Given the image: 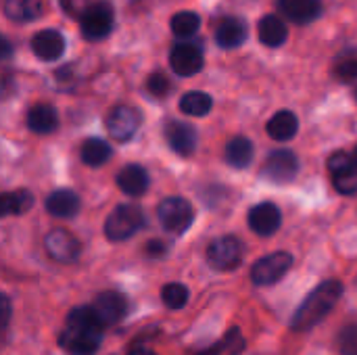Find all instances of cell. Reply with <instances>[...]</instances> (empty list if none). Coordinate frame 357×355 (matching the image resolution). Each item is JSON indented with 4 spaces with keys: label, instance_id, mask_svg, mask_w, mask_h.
I'll use <instances>...</instances> for the list:
<instances>
[{
    "label": "cell",
    "instance_id": "cell-34",
    "mask_svg": "<svg viewBox=\"0 0 357 355\" xmlns=\"http://www.w3.org/2000/svg\"><path fill=\"white\" fill-rule=\"evenodd\" d=\"M341 354L343 355H357V324L347 326L341 337H339Z\"/></svg>",
    "mask_w": 357,
    "mask_h": 355
},
{
    "label": "cell",
    "instance_id": "cell-5",
    "mask_svg": "<svg viewBox=\"0 0 357 355\" xmlns=\"http://www.w3.org/2000/svg\"><path fill=\"white\" fill-rule=\"evenodd\" d=\"M157 218H159V224L163 226V230H167L172 234H182L190 228V224L195 220V209L186 199L169 197L159 203Z\"/></svg>",
    "mask_w": 357,
    "mask_h": 355
},
{
    "label": "cell",
    "instance_id": "cell-33",
    "mask_svg": "<svg viewBox=\"0 0 357 355\" xmlns=\"http://www.w3.org/2000/svg\"><path fill=\"white\" fill-rule=\"evenodd\" d=\"M220 345H222V352L230 355H238L243 354V349H245V339H243L238 328H232V331L226 333V337H224V341Z\"/></svg>",
    "mask_w": 357,
    "mask_h": 355
},
{
    "label": "cell",
    "instance_id": "cell-41",
    "mask_svg": "<svg viewBox=\"0 0 357 355\" xmlns=\"http://www.w3.org/2000/svg\"><path fill=\"white\" fill-rule=\"evenodd\" d=\"M354 161H356V165H357V149H356V157H354Z\"/></svg>",
    "mask_w": 357,
    "mask_h": 355
},
{
    "label": "cell",
    "instance_id": "cell-22",
    "mask_svg": "<svg viewBox=\"0 0 357 355\" xmlns=\"http://www.w3.org/2000/svg\"><path fill=\"white\" fill-rule=\"evenodd\" d=\"M257 36L261 40V44L270 46V48H278L287 42L289 38V29L284 25V21L276 15H266L259 25H257Z\"/></svg>",
    "mask_w": 357,
    "mask_h": 355
},
{
    "label": "cell",
    "instance_id": "cell-27",
    "mask_svg": "<svg viewBox=\"0 0 357 355\" xmlns=\"http://www.w3.org/2000/svg\"><path fill=\"white\" fill-rule=\"evenodd\" d=\"M79 157L86 165L90 167H100L105 165L111 157H113V149L111 144H107L102 138H88L84 144H82V151H79Z\"/></svg>",
    "mask_w": 357,
    "mask_h": 355
},
{
    "label": "cell",
    "instance_id": "cell-21",
    "mask_svg": "<svg viewBox=\"0 0 357 355\" xmlns=\"http://www.w3.org/2000/svg\"><path fill=\"white\" fill-rule=\"evenodd\" d=\"M27 128L36 134H52L59 128V113L54 107L40 103L27 111Z\"/></svg>",
    "mask_w": 357,
    "mask_h": 355
},
{
    "label": "cell",
    "instance_id": "cell-35",
    "mask_svg": "<svg viewBox=\"0 0 357 355\" xmlns=\"http://www.w3.org/2000/svg\"><path fill=\"white\" fill-rule=\"evenodd\" d=\"M59 4H61L63 13L69 15V17H73V19H82L84 13H86V8L90 6L88 0H59Z\"/></svg>",
    "mask_w": 357,
    "mask_h": 355
},
{
    "label": "cell",
    "instance_id": "cell-39",
    "mask_svg": "<svg viewBox=\"0 0 357 355\" xmlns=\"http://www.w3.org/2000/svg\"><path fill=\"white\" fill-rule=\"evenodd\" d=\"M222 345H213V347H209V349H203V352H199L197 355H222Z\"/></svg>",
    "mask_w": 357,
    "mask_h": 355
},
{
    "label": "cell",
    "instance_id": "cell-13",
    "mask_svg": "<svg viewBox=\"0 0 357 355\" xmlns=\"http://www.w3.org/2000/svg\"><path fill=\"white\" fill-rule=\"evenodd\" d=\"M44 245H46L48 255H50L54 262H61V264H71V262H75V259L79 257V253H82L79 241H77L71 232H67V230H63V228L50 230V232L46 234Z\"/></svg>",
    "mask_w": 357,
    "mask_h": 355
},
{
    "label": "cell",
    "instance_id": "cell-14",
    "mask_svg": "<svg viewBox=\"0 0 357 355\" xmlns=\"http://www.w3.org/2000/svg\"><path fill=\"white\" fill-rule=\"evenodd\" d=\"M165 140L169 144V149L182 157H190L195 151H197V142H199V136H197V130L186 123V121H178V119H172L165 123Z\"/></svg>",
    "mask_w": 357,
    "mask_h": 355
},
{
    "label": "cell",
    "instance_id": "cell-4",
    "mask_svg": "<svg viewBox=\"0 0 357 355\" xmlns=\"http://www.w3.org/2000/svg\"><path fill=\"white\" fill-rule=\"evenodd\" d=\"M243 257H245V245L236 236H232V234L218 236L207 247V262L218 272L236 270L241 266Z\"/></svg>",
    "mask_w": 357,
    "mask_h": 355
},
{
    "label": "cell",
    "instance_id": "cell-8",
    "mask_svg": "<svg viewBox=\"0 0 357 355\" xmlns=\"http://www.w3.org/2000/svg\"><path fill=\"white\" fill-rule=\"evenodd\" d=\"M142 123V115L136 107L130 105H117L109 111L105 126L111 138H115L117 142H128L130 138H134V134L138 132Z\"/></svg>",
    "mask_w": 357,
    "mask_h": 355
},
{
    "label": "cell",
    "instance_id": "cell-2",
    "mask_svg": "<svg viewBox=\"0 0 357 355\" xmlns=\"http://www.w3.org/2000/svg\"><path fill=\"white\" fill-rule=\"evenodd\" d=\"M343 297V285L339 280H326L318 285L297 308L291 318V328L295 333H307L316 328Z\"/></svg>",
    "mask_w": 357,
    "mask_h": 355
},
{
    "label": "cell",
    "instance_id": "cell-9",
    "mask_svg": "<svg viewBox=\"0 0 357 355\" xmlns=\"http://www.w3.org/2000/svg\"><path fill=\"white\" fill-rule=\"evenodd\" d=\"M299 174V157L289 149L272 151L264 163L261 176L274 184H289Z\"/></svg>",
    "mask_w": 357,
    "mask_h": 355
},
{
    "label": "cell",
    "instance_id": "cell-16",
    "mask_svg": "<svg viewBox=\"0 0 357 355\" xmlns=\"http://www.w3.org/2000/svg\"><path fill=\"white\" fill-rule=\"evenodd\" d=\"M31 50L42 61H56L65 52V38L56 29H42L31 38Z\"/></svg>",
    "mask_w": 357,
    "mask_h": 355
},
{
    "label": "cell",
    "instance_id": "cell-38",
    "mask_svg": "<svg viewBox=\"0 0 357 355\" xmlns=\"http://www.w3.org/2000/svg\"><path fill=\"white\" fill-rule=\"evenodd\" d=\"M146 251H149L151 257H163L165 251H167V247H165L163 243H159V241H151V243L146 245Z\"/></svg>",
    "mask_w": 357,
    "mask_h": 355
},
{
    "label": "cell",
    "instance_id": "cell-36",
    "mask_svg": "<svg viewBox=\"0 0 357 355\" xmlns=\"http://www.w3.org/2000/svg\"><path fill=\"white\" fill-rule=\"evenodd\" d=\"M10 316H13V303L4 293H0V331L8 326Z\"/></svg>",
    "mask_w": 357,
    "mask_h": 355
},
{
    "label": "cell",
    "instance_id": "cell-10",
    "mask_svg": "<svg viewBox=\"0 0 357 355\" xmlns=\"http://www.w3.org/2000/svg\"><path fill=\"white\" fill-rule=\"evenodd\" d=\"M328 172L333 178L335 188L341 195H356L357 192V165L354 157L345 151H337L328 157Z\"/></svg>",
    "mask_w": 357,
    "mask_h": 355
},
{
    "label": "cell",
    "instance_id": "cell-23",
    "mask_svg": "<svg viewBox=\"0 0 357 355\" xmlns=\"http://www.w3.org/2000/svg\"><path fill=\"white\" fill-rule=\"evenodd\" d=\"M33 203H36L33 195L29 190H25V188L10 190V192H0V218L27 213L33 207Z\"/></svg>",
    "mask_w": 357,
    "mask_h": 355
},
{
    "label": "cell",
    "instance_id": "cell-11",
    "mask_svg": "<svg viewBox=\"0 0 357 355\" xmlns=\"http://www.w3.org/2000/svg\"><path fill=\"white\" fill-rule=\"evenodd\" d=\"M90 310L94 312L96 320L105 326L117 324L126 318V314L130 312V303L128 299L117 293V291H105L100 295H96V299L92 301Z\"/></svg>",
    "mask_w": 357,
    "mask_h": 355
},
{
    "label": "cell",
    "instance_id": "cell-28",
    "mask_svg": "<svg viewBox=\"0 0 357 355\" xmlns=\"http://www.w3.org/2000/svg\"><path fill=\"white\" fill-rule=\"evenodd\" d=\"M211 107H213V98L207 92H201V90L186 92L180 98V111L184 115H190V117H203V115H207L211 111Z\"/></svg>",
    "mask_w": 357,
    "mask_h": 355
},
{
    "label": "cell",
    "instance_id": "cell-30",
    "mask_svg": "<svg viewBox=\"0 0 357 355\" xmlns=\"http://www.w3.org/2000/svg\"><path fill=\"white\" fill-rule=\"evenodd\" d=\"M161 299L169 310H182L188 303V289L180 282H169L161 291Z\"/></svg>",
    "mask_w": 357,
    "mask_h": 355
},
{
    "label": "cell",
    "instance_id": "cell-7",
    "mask_svg": "<svg viewBox=\"0 0 357 355\" xmlns=\"http://www.w3.org/2000/svg\"><path fill=\"white\" fill-rule=\"evenodd\" d=\"M291 268H293V255L287 251H276V253H270L253 264L251 280L257 287H270V285H276L278 280H282Z\"/></svg>",
    "mask_w": 357,
    "mask_h": 355
},
{
    "label": "cell",
    "instance_id": "cell-19",
    "mask_svg": "<svg viewBox=\"0 0 357 355\" xmlns=\"http://www.w3.org/2000/svg\"><path fill=\"white\" fill-rule=\"evenodd\" d=\"M278 8L293 23L305 25L322 15V0H278Z\"/></svg>",
    "mask_w": 357,
    "mask_h": 355
},
{
    "label": "cell",
    "instance_id": "cell-32",
    "mask_svg": "<svg viewBox=\"0 0 357 355\" xmlns=\"http://www.w3.org/2000/svg\"><path fill=\"white\" fill-rule=\"evenodd\" d=\"M335 75L341 82H354L357 80V56H343L335 65Z\"/></svg>",
    "mask_w": 357,
    "mask_h": 355
},
{
    "label": "cell",
    "instance_id": "cell-26",
    "mask_svg": "<svg viewBox=\"0 0 357 355\" xmlns=\"http://www.w3.org/2000/svg\"><path fill=\"white\" fill-rule=\"evenodd\" d=\"M268 134L274 140H291L297 130H299V119L293 111H278L270 121H268Z\"/></svg>",
    "mask_w": 357,
    "mask_h": 355
},
{
    "label": "cell",
    "instance_id": "cell-3",
    "mask_svg": "<svg viewBox=\"0 0 357 355\" xmlns=\"http://www.w3.org/2000/svg\"><path fill=\"white\" fill-rule=\"evenodd\" d=\"M144 224H146V216H144L142 207L136 203H123V205H117L109 213V218L105 222V234L111 243L128 241Z\"/></svg>",
    "mask_w": 357,
    "mask_h": 355
},
{
    "label": "cell",
    "instance_id": "cell-18",
    "mask_svg": "<svg viewBox=\"0 0 357 355\" xmlns=\"http://www.w3.org/2000/svg\"><path fill=\"white\" fill-rule=\"evenodd\" d=\"M82 209V201L79 197L69 190V188H61V190H54L48 195L46 199V211L54 218H63V220H69V218H75Z\"/></svg>",
    "mask_w": 357,
    "mask_h": 355
},
{
    "label": "cell",
    "instance_id": "cell-40",
    "mask_svg": "<svg viewBox=\"0 0 357 355\" xmlns=\"http://www.w3.org/2000/svg\"><path fill=\"white\" fill-rule=\"evenodd\" d=\"M130 355H157V354H153V352H149V349H136V352H132Z\"/></svg>",
    "mask_w": 357,
    "mask_h": 355
},
{
    "label": "cell",
    "instance_id": "cell-1",
    "mask_svg": "<svg viewBox=\"0 0 357 355\" xmlns=\"http://www.w3.org/2000/svg\"><path fill=\"white\" fill-rule=\"evenodd\" d=\"M102 343V324L96 320L90 305L69 312L61 339L67 355H96Z\"/></svg>",
    "mask_w": 357,
    "mask_h": 355
},
{
    "label": "cell",
    "instance_id": "cell-20",
    "mask_svg": "<svg viewBox=\"0 0 357 355\" xmlns=\"http://www.w3.org/2000/svg\"><path fill=\"white\" fill-rule=\"evenodd\" d=\"M249 36V27L238 17H226L215 27V42L222 48H238Z\"/></svg>",
    "mask_w": 357,
    "mask_h": 355
},
{
    "label": "cell",
    "instance_id": "cell-31",
    "mask_svg": "<svg viewBox=\"0 0 357 355\" xmlns=\"http://www.w3.org/2000/svg\"><path fill=\"white\" fill-rule=\"evenodd\" d=\"M169 90H172V84H169V80H167L161 71L149 75V80H146V92H149L151 96H155V98H165V96L169 94Z\"/></svg>",
    "mask_w": 357,
    "mask_h": 355
},
{
    "label": "cell",
    "instance_id": "cell-17",
    "mask_svg": "<svg viewBox=\"0 0 357 355\" xmlns=\"http://www.w3.org/2000/svg\"><path fill=\"white\" fill-rule=\"evenodd\" d=\"M115 182L121 188V192H126L128 197H142L151 186V178H149L146 169L138 163H130V165L121 167Z\"/></svg>",
    "mask_w": 357,
    "mask_h": 355
},
{
    "label": "cell",
    "instance_id": "cell-12",
    "mask_svg": "<svg viewBox=\"0 0 357 355\" xmlns=\"http://www.w3.org/2000/svg\"><path fill=\"white\" fill-rule=\"evenodd\" d=\"M169 65L174 69L176 75L180 77H190V75H197L205 61H203V50L199 44H192V42H182V44H176L169 52Z\"/></svg>",
    "mask_w": 357,
    "mask_h": 355
},
{
    "label": "cell",
    "instance_id": "cell-29",
    "mask_svg": "<svg viewBox=\"0 0 357 355\" xmlns=\"http://www.w3.org/2000/svg\"><path fill=\"white\" fill-rule=\"evenodd\" d=\"M172 31L178 38H190L201 27V17L192 10H180L172 17Z\"/></svg>",
    "mask_w": 357,
    "mask_h": 355
},
{
    "label": "cell",
    "instance_id": "cell-37",
    "mask_svg": "<svg viewBox=\"0 0 357 355\" xmlns=\"http://www.w3.org/2000/svg\"><path fill=\"white\" fill-rule=\"evenodd\" d=\"M13 44H10V40L6 38V36H2L0 33V61H8L10 56H13Z\"/></svg>",
    "mask_w": 357,
    "mask_h": 355
},
{
    "label": "cell",
    "instance_id": "cell-24",
    "mask_svg": "<svg viewBox=\"0 0 357 355\" xmlns=\"http://www.w3.org/2000/svg\"><path fill=\"white\" fill-rule=\"evenodd\" d=\"M253 155H255L253 142H251L249 138H245V136L232 138V140L226 144V151H224V157H226L228 165H232V167H236V169H245L247 165H251Z\"/></svg>",
    "mask_w": 357,
    "mask_h": 355
},
{
    "label": "cell",
    "instance_id": "cell-6",
    "mask_svg": "<svg viewBox=\"0 0 357 355\" xmlns=\"http://www.w3.org/2000/svg\"><path fill=\"white\" fill-rule=\"evenodd\" d=\"M82 23V36L90 42L107 38L113 27H115V10L109 2H94L86 8L84 17L79 19Z\"/></svg>",
    "mask_w": 357,
    "mask_h": 355
},
{
    "label": "cell",
    "instance_id": "cell-15",
    "mask_svg": "<svg viewBox=\"0 0 357 355\" xmlns=\"http://www.w3.org/2000/svg\"><path fill=\"white\" fill-rule=\"evenodd\" d=\"M280 224H282V213L270 201L259 203L249 211V228L259 236H272L274 232H278Z\"/></svg>",
    "mask_w": 357,
    "mask_h": 355
},
{
    "label": "cell",
    "instance_id": "cell-42",
    "mask_svg": "<svg viewBox=\"0 0 357 355\" xmlns=\"http://www.w3.org/2000/svg\"><path fill=\"white\" fill-rule=\"evenodd\" d=\"M356 98H357V92H356Z\"/></svg>",
    "mask_w": 357,
    "mask_h": 355
},
{
    "label": "cell",
    "instance_id": "cell-25",
    "mask_svg": "<svg viewBox=\"0 0 357 355\" xmlns=\"http://www.w3.org/2000/svg\"><path fill=\"white\" fill-rule=\"evenodd\" d=\"M44 0H4V15L10 21L27 23L42 15Z\"/></svg>",
    "mask_w": 357,
    "mask_h": 355
}]
</instances>
